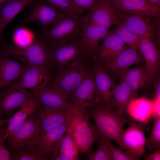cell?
I'll list each match as a JSON object with an SVG mask.
<instances>
[{
    "label": "cell",
    "mask_w": 160,
    "mask_h": 160,
    "mask_svg": "<svg viewBox=\"0 0 160 160\" xmlns=\"http://www.w3.org/2000/svg\"><path fill=\"white\" fill-rule=\"evenodd\" d=\"M10 0H0V7Z\"/></svg>",
    "instance_id": "ee69618b"
},
{
    "label": "cell",
    "mask_w": 160,
    "mask_h": 160,
    "mask_svg": "<svg viewBox=\"0 0 160 160\" xmlns=\"http://www.w3.org/2000/svg\"><path fill=\"white\" fill-rule=\"evenodd\" d=\"M36 34L31 30L20 26L15 30L12 36L15 45L24 48L32 43L34 40Z\"/></svg>",
    "instance_id": "1f68e13d"
},
{
    "label": "cell",
    "mask_w": 160,
    "mask_h": 160,
    "mask_svg": "<svg viewBox=\"0 0 160 160\" xmlns=\"http://www.w3.org/2000/svg\"><path fill=\"white\" fill-rule=\"evenodd\" d=\"M156 93L154 97L160 98V78L156 83Z\"/></svg>",
    "instance_id": "b9f144b4"
},
{
    "label": "cell",
    "mask_w": 160,
    "mask_h": 160,
    "mask_svg": "<svg viewBox=\"0 0 160 160\" xmlns=\"http://www.w3.org/2000/svg\"><path fill=\"white\" fill-rule=\"evenodd\" d=\"M48 0L66 12H71L76 14L71 0Z\"/></svg>",
    "instance_id": "f35d334b"
},
{
    "label": "cell",
    "mask_w": 160,
    "mask_h": 160,
    "mask_svg": "<svg viewBox=\"0 0 160 160\" xmlns=\"http://www.w3.org/2000/svg\"><path fill=\"white\" fill-rule=\"evenodd\" d=\"M153 124L151 133L146 139L145 146L153 152L160 149V116L153 115Z\"/></svg>",
    "instance_id": "836d02e7"
},
{
    "label": "cell",
    "mask_w": 160,
    "mask_h": 160,
    "mask_svg": "<svg viewBox=\"0 0 160 160\" xmlns=\"http://www.w3.org/2000/svg\"><path fill=\"white\" fill-rule=\"evenodd\" d=\"M34 0H10L0 7V50L1 34L7 25Z\"/></svg>",
    "instance_id": "f1b7e54d"
},
{
    "label": "cell",
    "mask_w": 160,
    "mask_h": 160,
    "mask_svg": "<svg viewBox=\"0 0 160 160\" xmlns=\"http://www.w3.org/2000/svg\"><path fill=\"white\" fill-rule=\"evenodd\" d=\"M85 22L84 16L66 12L51 28L42 29L37 34L50 45L65 44L82 37Z\"/></svg>",
    "instance_id": "7a4b0ae2"
},
{
    "label": "cell",
    "mask_w": 160,
    "mask_h": 160,
    "mask_svg": "<svg viewBox=\"0 0 160 160\" xmlns=\"http://www.w3.org/2000/svg\"><path fill=\"white\" fill-rule=\"evenodd\" d=\"M97 95L93 69L91 68L88 73L70 96L73 105L86 108L94 103Z\"/></svg>",
    "instance_id": "9a60e30c"
},
{
    "label": "cell",
    "mask_w": 160,
    "mask_h": 160,
    "mask_svg": "<svg viewBox=\"0 0 160 160\" xmlns=\"http://www.w3.org/2000/svg\"><path fill=\"white\" fill-rule=\"evenodd\" d=\"M50 46L52 53L49 67L54 68L56 71L76 65L87 56L82 37L66 44Z\"/></svg>",
    "instance_id": "5b68a950"
},
{
    "label": "cell",
    "mask_w": 160,
    "mask_h": 160,
    "mask_svg": "<svg viewBox=\"0 0 160 160\" xmlns=\"http://www.w3.org/2000/svg\"><path fill=\"white\" fill-rule=\"evenodd\" d=\"M93 60V71L97 89V97L94 103H101L108 108L112 98V90L115 84L100 64Z\"/></svg>",
    "instance_id": "d6986e66"
},
{
    "label": "cell",
    "mask_w": 160,
    "mask_h": 160,
    "mask_svg": "<svg viewBox=\"0 0 160 160\" xmlns=\"http://www.w3.org/2000/svg\"><path fill=\"white\" fill-rule=\"evenodd\" d=\"M41 105L39 100L32 94L26 102L11 118L6 129V139L16 127L31 115L36 109Z\"/></svg>",
    "instance_id": "4316f807"
},
{
    "label": "cell",
    "mask_w": 160,
    "mask_h": 160,
    "mask_svg": "<svg viewBox=\"0 0 160 160\" xmlns=\"http://www.w3.org/2000/svg\"><path fill=\"white\" fill-rule=\"evenodd\" d=\"M10 118L2 119H0V126L8 124L10 121Z\"/></svg>",
    "instance_id": "7bdbcfd3"
},
{
    "label": "cell",
    "mask_w": 160,
    "mask_h": 160,
    "mask_svg": "<svg viewBox=\"0 0 160 160\" xmlns=\"http://www.w3.org/2000/svg\"><path fill=\"white\" fill-rule=\"evenodd\" d=\"M71 114L60 125L40 134L36 143L31 149L36 150L50 160L51 153L59 149L61 140L68 128Z\"/></svg>",
    "instance_id": "5bb4252c"
},
{
    "label": "cell",
    "mask_w": 160,
    "mask_h": 160,
    "mask_svg": "<svg viewBox=\"0 0 160 160\" xmlns=\"http://www.w3.org/2000/svg\"><path fill=\"white\" fill-rule=\"evenodd\" d=\"M153 100L145 97L131 99L127 107L128 116L145 127L153 116Z\"/></svg>",
    "instance_id": "cb8c5ba5"
},
{
    "label": "cell",
    "mask_w": 160,
    "mask_h": 160,
    "mask_svg": "<svg viewBox=\"0 0 160 160\" xmlns=\"http://www.w3.org/2000/svg\"><path fill=\"white\" fill-rule=\"evenodd\" d=\"M49 68L47 66H25L7 89L10 90L28 89L33 91L43 87L52 81Z\"/></svg>",
    "instance_id": "52a82bcc"
},
{
    "label": "cell",
    "mask_w": 160,
    "mask_h": 160,
    "mask_svg": "<svg viewBox=\"0 0 160 160\" xmlns=\"http://www.w3.org/2000/svg\"><path fill=\"white\" fill-rule=\"evenodd\" d=\"M40 134L36 119L32 115L7 137L6 146L8 150L31 149L36 143Z\"/></svg>",
    "instance_id": "ba28073f"
},
{
    "label": "cell",
    "mask_w": 160,
    "mask_h": 160,
    "mask_svg": "<svg viewBox=\"0 0 160 160\" xmlns=\"http://www.w3.org/2000/svg\"><path fill=\"white\" fill-rule=\"evenodd\" d=\"M139 49L145 59L149 81L155 82L160 69V52L151 40L140 36Z\"/></svg>",
    "instance_id": "ffe728a7"
},
{
    "label": "cell",
    "mask_w": 160,
    "mask_h": 160,
    "mask_svg": "<svg viewBox=\"0 0 160 160\" xmlns=\"http://www.w3.org/2000/svg\"><path fill=\"white\" fill-rule=\"evenodd\" d=\"M135 98L130 89L122 79L115 84L112 91V98L108 108L119 116L128 118L126 109L130 100Z\"/></svg>",
    "instance_id": "603a6c76"
},
{
    "label": "cell",
    "mask_w": 160,
    "mask_h": 160,
    "mask_svg": "<svg viewBox=\"0 0 160 160\" xmlns=\"http://www.w3.org/2000/svg\"><path fill=\"white\" fill-rule=\"evenodd\" d=\"M153 100V115L160 116V98L154 97Z\"/></svg>",
    "instance_id": "ab89813d"
},
{
    "label": "cell",
    "mask_w": 160,
    "mask_h": 160,
    "mask_svg": "<svg viewBox=\"0 0 160 160\" xmlns=\"http://www.w3.org/2000/svg\"><path fill=\"white\" fill-rule=\"evenodd\" d=\"M142 55L137 50L128 46L111 61L100 65L108 75L120 76L131 66L142 61Z\"/></svg>",
    "instance_id": "e0dca14e"
},
{
    "label": "cell",
    "mask_w": 160,
    "mask_h": 160,
    "mask_svg": "<svg viewBox=\"0 0 160 160\" xmlns=\"http://www.w3.org/2000/svg\"><path fill=\"white\" fill-rule=\"evenodd\" d=\"M120 77L128 86L135 97H137L138 90L149 81L145 64L133 68L128 69Z\"/></svg>",
    "instance_id": "83f0119b"
},
{
    "label": "cell",
    "mask_w": 160,
    "mask_h": 160,
    "mask_svg": "<svg viewBox=\"0 0 160 160\" xmlns=\"http://www.w3.org/2000/svg\"><path fill=\"white\" fill-rule=\"evenodd\" d=\"M112 3L117 10L129 13L149 17H157L160 15V6L151 0H124Z\"/></svg>",
    "instance_id": "7402d4cb"
},
{
    "label": "cell",
    "mask_w": 160,
    "mask_h": 160,
    "mask_svg": "<svg viewBox=\"0 0 160 160\" xmlns=\"http://www.w3.org/2000/svg\"><path fill=\"white\" fill-rule=\"evenodd\" d=\"M10 160H48L34 149L15 148L8 150Z\"/></svg>",
    "instance_id": "d6a6232c"
},
{
    "label": "cell",
    "mask_w": 160,
    "mask_h": 160,
    "mask_svg": "<svg viewBox=\"0 0 160 160\" xmlns=\"http://www.w3.org/2000/svg\"><path fill=\"white\" fill-rule=\"evenodd\" d=\"M85 109L94 122L98 138L113 141L119 145L124 125L130 123L128 118L119 116L101 103H93Z\"/></svg>",
    "instance_id": "6da1fadb"
},
{
    "label": "cell",
    "mask_w": 160,
    "mask_h": 160,
    "mask_svg": "<svg viewBox=\"0 0 160 160\" xmlns=\"http://www.w3.org/2000/svg\"><path fill=\"white\" fill-rule=\"evenodd\" d=\"M117 10L109 0H96L91 8L84 16L89 23L109 28L119 20Z\"/></svg>",
    "instance_id": "8fae6325"
},
{
    "label": "cell",
    "mask_w": 160,
    "mask_h": 160,
    "mask_svg": "<svg viewBox=\"0 0 160 160\" xmlns=\"http://www.w3.org/2000/svg\"><path fill=\"white\" fill-rule=\"evenodd\" d=\"M32 95L31 92L25 89L13 90L4 89L0 92V119H3L4 116L10 118Z\"/></svg>",
    "instance_id": "2e32d148"
},
{
    "label": "cell",
    "mask_w": 160,
    "mask_h": 160,
    "mask_svg": "<svg viewBox=\"0 0 160 160\" xmlns=\"http://www.w3.org/2000/svg\"><path fill=\"white\" fill-rule=\"evenodd\" d=\"M103 39L92 58L101 65L111 61L126 47L113 31H109Z\"/></svg>",
    "instance_id": "ac0fdd59"
},
{
    "label": "cell",
    "mask_w": 160,
    "mask_h": 160,
    "mask_svg": "<svg viewBox=\"0 0 160 160\" xmlns=\"http://www.w3.org/2000/svg\"><path fill=\"white\" fill-rule=\"evenodd\" d=\"M116 15L130 30L137 35L151 39L153 36V28L148 16L117 10Z\"/></svg>",
    "instance_id": "44dd1931"
},
{
    "label": "cell",
    "mask_w": 160,
    "mask_h": 160,
    "mask_svg": "<svg viewBox=\"0 0 160 160\" xmlns=\"http://www.w3.org/2000/svg\"><path fill=\"white\" fill-rule=\"evenodd\" d=\"M86 56L77 64L57 71L52 81L71 95L85 78L91 68L87 64Z\"/></svg>",
    "instance_id": "9c48e42d"
},
{
    "label": "cell",
    "mask_w": 160,
    "mask_h": 160,
    "mask_svg": "<svg viewBox=\"0 0 160 160\" xmlns=\"http://www.w3.org/2000/svg\"><path fill=\"white\" fill-rule=\"evenodd\" d=\"M109 29L90 24L85 20L82 37L83 45L87 57L92 58L94 56L100 41L109 32Z\"/></svg>",
    "instance_id": "484cf974"
},
{
    "label": "cell",
    "mask_w": 160,
    "mask_h": 160,
    "mask_svg": "<svg viewBox=\"0 0 160 160\" xmlns=\"http://www.w3.org/2000/svg\"><path fill=\"white\" fill-rule=\"evenodd\" d=\"M4 125L0 126V160H9L10 158L9 152L4 144L6 140L5 137L6 129L4 128Z\"/></svg>",
    "instance_id": "74e56055"
},
{
    "label": "cell",
    "mask_w": 160,
    "mask_h": 160,
    "mask_svg": "<svg viewBox=\"0 0 160 160\" xmlns=\"http://www.w3.org/2000/svg\"><path fill=\"white\" fill-rule=\"evenodd\" d=\"M113 30L121 40L129 46L139 49L140 36L130 30L119 20Z\"/></svg>",
    "instance_id": "4dcf8cb0"
},
{
    "label": "cell",
    "mask_w": 160,
    "mask_h": 160,
    "mask_svg": "<svg viewBox=\"0 0 160 160\" xmlns=\"http://www.w3.org/2000/svg\"><path fill=\"white\" fill-rule=\"evenodd\" d=\"M25 66L0 52V74L1 88L5 89L20 75Z\"/></svg>",
    "instance_id": "d4e9b609"
},
{
    "label": "cell",
    "mask_w": 160,
    "mask_h": 160,
    "mask_svg": "<svg viewBox=\"0 0 160 160\" xmlns=\"http://www.w3.org/2000/svg\"><path fill=\"white\" fill-rule=\"evenodd\" d=\"M1 89V78H0V89Z\"/></svg>",
    "instance_id": "7dc6e473"
},
{
    "label": "cell",
    "mask_w": 160,
    "mask_h": 160,
    "mask_svg": "<svg viewBox=\"0 0 160 160\" xmlns=\"http://www.w3.org/2000/svg\"><path fill=\"white\" fill-rule=\"evenodd\" d=\"M142 124L130 123L122 132L119 145L123 149L135 155L141 156L145 152L146 139Z\"/></svg>",
    "instance_id": "7c38bea8"
},
{
    "label": "cell",
    "mask_w": 160,
    "mask_h": 160,
    "mask_svg": "<svg viewBox=\"0 0 160 160\" xmlns=\"http://www.w3.org/2000/svg\"><path fill=\"white\" fill-rule=\"evenodd\" d=\"M72 106L66 109L53 108L41 105L37 108L32 115L36 119L40 134L65 122L71 114Z\"/></svg>",
    "instance_id": "4fadbf2b"
},
{
    "label": "cell",
    "mask_w": 160,
    "mask_h": 160,
    "mask_svg": "<svg viewBox=\"0 0 160 160\" xmlns=\"http://www.w3.org/2000/svg\"><path fill=\"white\" fill-rule=\"evenodd\" d=\"M31 92L42 105L53 108L68 109L73 105L70 100V95L52 81Z\"/></svg>",
    "instance_id": "30bf717a"
},
{
    "label": "cell",
    "mask_w": 160,
    "mask_h": 160,
    "mask_svg": "<svg viewBox=\"0 0 160 160\" xmlns=\"http://www.w3.org/2000/svg\"><path fill=\"white\" fill-rule=\"evenodd\" d=\"M153 2L160 6V0H151Z\"/></svg>",
    "instance_id": "f6af8a7d"
},
{
    "label": "cell",
    "mask_w": 160,
    "mask_h": 160,
    "mask_svg": "<svg viewBox=\"0 0 160 160\" xmlns=\"http://www.w3.org/2000/svg\"><path fill=\"white\" fill-rule=\"evenodd\" d=\"M145 159V160H160V149L153 152L151 154L147 156Z\"/></svg>",
    "instance_id": "60d3db41"
},
{
    "label": "cell",
    "mask_w": 160,
    "mask_h": 160,
    "mask_svg": "<svg viewBox=\"0 0 160 160\" xmlns=\"http://www.w3.org/2000/svg\"><path fill=\"white\" fill-rule=\"evenodd\" d=\"M97 148L95 151H92L88 154V160H113L111 153L107 146L100 138L97 141Z\"/></svg>",
    "instance_id": "e575fe53"
},
{
    "label": "cell",
    "mask_w": 160,
    "mask_h": 160,
    "mask_svg": "<svg viewBox=\"0 0 160 160\" xmlns=\"http://www.w3.org/2000/svg\"><path fill=\"white\" fill-rule=\"evenodd\" d=\"M28 6L20 26L34 23L40 26L42 30H46L66 12L48 0H34Z\"/></svg>",
    "instance_id": "8992f818"
},
{
    "label": "cell",
    "mask_w": 160,
    "mask_h": 160,
    "mask_svg": "<svg viewBox=\"0 0 160 160\" xmlns=\"http://www.w3.org/2000/svg\"><path fill=\"white\" fill-rule=\"evenodd\" d=\"M101 139L110 151L113 160H139L141 159V156L133 154L126 151H124L121 149L116 147L111 143L110 141Z\"/></svg>",
    "instance_id": "d590c367"
},
{
    "label": "cell",
    "mask_w": 160,
    "mask_h": 160,
    "mask_svg": "<svg viewBox=\"0 0 160 160\" xmlns=\"http://www.w3.org/2000/svg\"><path fill=\"white\" fill-rule=\"evenodd\" d=\"M112 3L117 2L121 1L124 0H109Z\"/></svg>",
    "instance_id": "bcb514c9"
},
{
    "label": "cell",
    "mask_w": 160,
    "mask_h": 160,
    "mask_svg": "<svg viewBox=\"0 0 160 160\" xmlns=\"http://www.w3.org/2000/svg\"><path fill=\"white\" fill-rule=\"evenodd\" d=\"M59 152L70 158L72 160L79 159L80 153L79 144L69 127L61 140Z\"/></svg>",
    "instance_id": "f546056e"
},
{
    "label": "cell",
    "mask_w": 160,
    "mask_h": 160,
    "mask_svg": "<svg viewBox=\"0 0 160 160\" xmlns=\"http://www.w3.org/2000/svg\"><path fill=\"white\" fill-rule=\"evenodd\" d=\"M96 0H71L76 14L81 15L87 12L92 7Z\"/></svg>",
    "instance_id": "8d00e7d4"
},
{
    "label": "cell",
    "mask_w": 160,
    "mask_h": 160,
    "mask_svg": "<svg viewBox=\"0 0 160 160\" xmlns=\"http://www.w3.org/2000/svg\"><path fill=\"white\" fill-rule=\"evenodd\" d=\"M90 118L85 108H79L73 105L68 127L77 140L80 153L88 155L98 139L93 124L90 122Z\"/></svg>",
    "instance_id": "277c9868"
},
{
    "label": "cell",
    "mask_w": 160,
    "mask_h": 160,
    "mask_svg": "<svg viewBox=\"0 0 160 160\" xmlns=\"http://www.w3.org/2000/svg\"><path fill=\"white\" fill-rule=\"evenodd\" d=\"M0 52L18 59L26 66L49 67L52 53L50 45L37 34L33 41L24 48L8 44L3 41Z\"/></svg>",
    "instance_id": "3957f363"
}]
</instances>
